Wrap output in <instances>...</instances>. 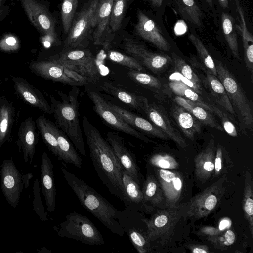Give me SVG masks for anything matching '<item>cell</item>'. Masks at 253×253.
<instances>
[{"instance_id":"cell-9","label":"cell","mask_w":253,"mask_h":253,"mask_svg":"<svg viewBox=\"0 0 253 253\" xmlns=\"http://www.w3.org/2000/svg\"><path fill=\"white\" fill-rule=\"evenodd\" d=\"M99 0H89L79 13L64 41L66 49H84L88 45Z\"/></svg>"},{"instance_id":"cell-56","label":"cell","mask_w":253,"mask_h":253,"mask_svg":"<svg viewBox=\"0 0 253 253\" xmlns=\"http://www.w3.org/2000/svg\"><path fill=\"white\" fill-rule=\"evenodd\" d=\"M151 5L154 8H159L162 6L163 0H148Z\"/></svg>"},{"instance_id":"cell-28","label":"cell","mask_w":253,"mask_h":253,"mask_svg":"<svg viewBox=\"0 0 253 253\" xmlns=\"http://www.w3.org/2000/svg\"><path fill=\"white\" fill-rule=\"evenodd\" d=\"M172 114L178 126L188 138L193 140L195 135L200 132V122L182 107L175 105L172 109Z\"/></svg>"},{"instance_id":"cell-29","label":"cell","mask_w":253,"mask_h":253,"mask_svg":"<svg viewBox=\"0 0 253 253\" xmlns=\"http://www.w3.org/2000/svg\"><path fill=\"white\" fill-rule=\"evenodd\" d=\"M206 75L210 90L217 103L227 112L235 115V112L220 81L213 75L206 73Z\"/></svg>"},{"instance_id":"cell-19","label":"cell","mask_w":253,"mask_h":253,"mask_svg":"<svg viewBox=\"0 0 253 253\" xmlns=\"http://www.w3.org/2000/svg\"><path fill=\"white\" fill-rule=\"evenodd\" d=\"M16 93L31 106L46 114H52L50 105L41 92L26 80L19 77L11 76Z\"/></svg>"},{"instance_id":"cell-22","label":"cell","mask_w":253,"mask_h":253,"mask_svg":"<svg viewBox=\"0 0 253 253\" xmlns=\"http://www.w3.org/2000/svg\"><path fill=\"white\" fill-rule=\"evenodd\" d=\"M38 142L36 124L30 117L21 122L18 131L17 144L22 151L25 163L32 162Z\"/></svg>"},{"instance_id":"cell-44","label":"cell","mask_w":253,"mask_h":253,"mask_svg":"<svg viewBox=\"0 0 253 253\" xmlns=\"http://www.w3.org/2000/svg\"><path fill=\"white\" fill-rule=\"evenodd\" d=\"M12 120V111L10 106L3 105L0 108V146L6 140Z\"/></svg>"},{"instance_id":"cell-40","label":"cell","mask_w":253,"mask_h":253,"mask_svg":"<svg viewBox=\"0 0 253 253\" xmlns=\"http://www.w3.org/2000/svg\"><path fill=\"white\" fill-rule=\"evenodd\" d=\"M127 0H114L112 6L109 25L113 32L118 31L121 27Z\"/></svg>"},{"instance_id":"cell-49","label":"cell","mask_w":253,"mask_h":253,"mask_svg":"<svg viewBox=\"0 0 253 253\" xmlns=\"http://www.w3.org/2000/svg\"><path fill=\"white\" fill-rule=\"evenodd\" d=\"M210 106L212 112H215L220 118L222 126L226 132L232 137H237V132L236 128L234 124L228 119L226 115L215 106L211 105H210Z\"/></svg>"},{"instance_id":"cell-48","label":"cell","mask_w":253,"mask_h":253,"mask_svg":"<svg viewBox=\"0 0 253 253\" xmlns=\"http://www.w3.org/2000/svg\"><path fill=\"white\" fill-rule=\"evenodd\" d=\"M209 240L218 248H224L231 245L235 240L234 233L231 230H227L223 233L209 236Z\"/></svg>"},{"instance_id":"cell-12","label":"cell","mask_w":253,"mask_h":253,"mask_svg":"<svg viewBox=\"0 0 253 253\" xmlns=\"http://www.w3.org/2000/svg\"><path fill=\"white\" fill-rule=\"evenodd\" d=\"M87 94L93 104L94 111L106 124L113 128L133 136L145 142H154L126 122L109 106L108 102L97 93L93 91H88Z\"/></svg>"},{"instance_id":"cell-50","label":"cell","mask_w":253,"mask_h":253,"mask_svg":"<svg viewBox=\"0 0 253 253\" xmlns=\"http://www.w3.org/2000/svg\"><path fill=\"white\" fill-rule=\"evenodd\" d=\"M169 81H175L180 82L188 87L192 88L194 91L198 93L199 94H201L202 89L201 87L197 85L196 84L191 82L190 80L186 78L181 74L178 71H175L172 73L169 77Z\"/></svg>"},{"instance_id":"cell-27","label":"cell","mask_w":253,"mask_h":253,"mask_svg":"<svg viewBox=\"0 0 253 253\" xmlns=\"http://www.w3.org/2000/svg\"><path fill=\"white\" fill-rule=\"evenodd\" d=\"M50 126L58 145V158L66 163L72 164L78 168H81L82 159L76 152L73 143L69 140L67 136L51 121Z\"/></svg>"},{"instance_id":"cell-15","label":"cell","mask_w":253,"mask_h":253,"mask_svg":"<svg viewBox=\"0 0 253 253\" xmlns=\"http://www.w3.org/2000/svg\"><path fill=\"white\" fill-rule=\"evenodd\" d=\"M1 189L7 201L16 207L22 190V177L13 161L3 162L0 171Z\"/></svg>"},{"instance_id":"cell-58","label":"cell","mask_w":253,"mask_h":253,"mask_svg":"<svg viewBox=\"0 0 253 253\" xmlns=\"http://www.w3.org/2000/svg\"><path fill=\"white\" fill-rule=\"evenodd\" d=\"M205 0L210 6H211V7L212 6V4H213L212 0Z\"/></svg>"},{"instance_id":"cell-42","label":"cell","mask_w":253,"mask_h":253,"mask_svg":"<svg viewBox=\"0 0 253 253\" xmlns=\"http://www.w3.org/2000/svg\"><path fill=\"white\" fill-rule=\"evenodd\" d=\"M171 59L177 71L201 87L200 80L190 65L174 52L171 53Z\"/></svg>"},{"instance_id":"cell-1","label":"cell","mask_w":253,"mask_h":253,"mask_svg":"<svg viewBox=\"0 0 253 253\" xmlns=\"http://www.w3.org/2000/svg\"><path fill=\"white\" fill-rule=\"evenodd\" d=\"M82 126L98 176L112 194L126 203L127 201L122 180L124 169L119 159L109 143L84 115L82 118Z\"/></svg>"},{"instance_id":"cell-16","label":"cell","mask_w":253,"mask_h":253,"mask_svg":"<svg viewBox=\"0 0 253 253\" xmlns=\"http://www.w3.org/2000/svg\"><path fill=\"white\" fill-rule=\"evenodd\" d=\"M156 175L167 206L177 205L183 188V181L181 174L176 171L158 168L156 170Z\"/></svg>"},{"instance_id":"cell-52","label":"cell","mask_w":253,"mask_h":253,"mask_svg":"<svg viewBox=\"0 0 253 253\" xmlns=\"http://www.w3.org/2000/svg\"><path fill=\"white\" fill-rule=\"evenodd\" d=\"M174 101L178 105L182 107L188 112H191L193 107V102L178 96L175 97Z\"/></svg>"},{"instance_id":"cell-36","label":"cell","mask_w":253,"mask_h":253,"mask_svg":"<svg viewBox=\"0 0 253 253\" xmlns=\"http://www.w3.org/2000/svg\"><path fill=\"white\" fill-rule=\"evenodd\" d=\"M122 183L127 202L143 203V195L139 184L124 169L122 171Z\"/></svg>"},{"instance_id":"cell-45","label":"cell","mask_w":253,"mask_h":253,"mask_svg":"<svg viewBox=\"0 0 253 253\" xmlns=\"http://www.w3.org/2000/svg\"><path fill=\"white\" fill-rule=\"evenodd\" d=\"M149 163L160 169L172 170L178 167V163L172 156L167 154H156L151 157Z\"/></svg>"},{"instance_id":"cell-3","label":"cell","mask_w":253,"mask_h":253,"mask_svg":"<svg viewBox=\"0 0 253 253\" xmlns=\"http://www.w3.org/2000/svg\"><path fill=\"white\" fill-rule=\"evenodd\" d=\"M80 90L72 86L68 94L60 93V100L50 95V104L55 119V125L69 138L79 152L86 157L85 144L79 122Z\"/></svg>"},{"instance_id":"cell-38","label":"cell","mask_w":253,"mask_h":253,"mask_svg":"<svg viewBox=\"0 0 253 253\" xmlns=\"http://www.w3.org/2000/svg\"><path fill=\"white\" fill-rule=\"evenodd\" d=\"M127 74L128 76L136 83L154 91H158L162 87L160 81L151 75L135 70H130Z\"/></svg>"},{"instance_id":"cell-17","label":"cell","mask_w":253,"mask_h":253,"mask_svg":"<svg viewBox=\"0 0 253 253\" xmlns=\"http://www.w3.org/2000/svg\"><path fill=\"white\" fill-rule=\"evenodd\" d=\"M137 22L135 26L137 34L159 49L168 51L170 46L156 23L141 10L137 13Z\"/></svg>"},{"instance_id":"cell-51","label":"cell","mask_w":253,"mask_h":253,"mask_svg":"<svg viewBox=\"0 0 253 253\" xmlns=\"http://www.w3.org/2000/svg\"><path fill=\"white\" fill-rule=\"evenodd\" d=\"M222 168V150L220 146L217 147L214 158V177H217Z\"/></svg>"},{"instance_id":"cell-43","label":"cell","mask_w":253,"mask_h":253,"mask_svg":"<svg viewBox=\"0 0 253 253\" xmlns=\"http://www.w3.org/2000/svg\"><path fill=\"white\" fill-rule=\"evenodd\" d=\"M200 122L211 127L223 131L222 126H220L211 114L209 111L193 102V107L190 112Z\"/></svg>"},{"instance_id":"cell-13","label":"cell","mask_w":253,"mask_h":253,"mask_svg":"<svg viewBox=\"0 0 253 253\" xmlns=\"http://www.w3.org/2000/svg\"><path fill=\"white\" fill-rule=\"evenodd\" d=\"M114 0H99L94 16L93 42L95 45L108 49L113 39L110 25V17Z\"/></svg>"},{"instance_id":"cell-57","label":"cell","mask_w":253,"mask_h":253,"mask_svg":"<svg viewBox=\"0 0 253 253\" xmlns=\"http://www.w3.org/2000/svg\"><path fill=\"white\" fill-rule=\"evenodd\" d=\"M220 6L224 9H226L229 7V0H217Z\"/></svg>"},{"instance_id":"cell-10","label":"cell","mask_w":253,"mask_h":253,"mask_svg":"<svg viewBox=\"0 0 253 253\" xmlns=\"http://www.w3.org/2000/svg\"><path fill=\"white\" fill-rule=\"evenodd\" d=\"M65 67L77 72L89 82L94 83L98 79V70L95 57L86 49H68L59 55L49 58Z\"/></svg>"},{"instance_id":"cell-21","label":"cell","mask_w":253,"mask_h":253,"mask_svg":"<svg viewBox=\"0 0 253 253\" xmlns=\"http://www.w3.org/2000/svg\"><path fill=\"white\" fill-rule=\"evenodd\" d=\"M41 182L47 211L53 212L55 209L56 188L54 180L53 165L47 153L41 157Z\"/></svg>"},{"instance_id":"cell-32","label":"cell","mask_w":253,"mask_h":253,"mask_svg":"<svg viewBox=\"0 0 253 253\" xmlns=\"http://www.w3.org/2000/svg\"><path fill=\"white\" fill-rule=\"evenodd\" d=\"M168 85L170 90L175 94L191 101L195 104L212 112L210 105L206 103L198 93L187 85L175 81H169Z\"/></svg>"},{"instance_id":"cell-54","label":"cell","mask_w":253,"mask_h":253,"mask_svg":"<svg viewBox=\"0 0 253 253\" xmlns=\"http://www.w3.org/2000/svg\"><path fill=\"white\" fill-rule=\"evenodd\" d=\"M12 0H0V20L1 17L4 16V12H8L9 8L8 4L10 3Z\"/></svg>"},{"instance_id":"cell-31","label":"cell","mask_w":253,"mask_h":253,"mask_svg":"<svg viewBox=\"0 0 253 253\" xmlns=\"http://www.w3.org/2000/svg\"><path fill=\"white\" fill-rule=\"evenodd\" d=\"M41 137L49 150L59 158V151L56 138L50 126V121L43 115L39 116L36 121Z\"/></svg>"},{"instance_id":"cell-35","label":"cell","mask_w":253,"mask_h":253,"mask_svg":"<svg viewBox=\"0 0 253 253\" xmlns=\"http://www.w3.org/2000/svg\"><path fill=\"white\" fill-rule=\"evenodd\" d=\"M143 203H149L153 206H157L163 200L162 191L155 178L152 175H148L142 190Z\"/></svg>"},{"instance_id":"cell-41","label":"cell","mask_w":253,"mask_h":253,"mask_svg":"<svg viewBox=\"0 0 253 253\" xmlns=\"http://www.w3.org/2000/svg\"><path fill=\"white\" fill-rule=\"evenodd\" d=\"M107 57L110 61L128 68L130 70L142 71L144 69L142 65L134 57L117 51H108Z\"/></svg>"},{"instance_id":"cell-30","label":"cell","mask_w":253,"mask_h":253,"mask_svg":"<svg viewBox=\"0 0 253 253\" xmlns=\"http://www.w3.org/2000/svg\"><path fill=\"white\" fill-rule=\"evenodd\" d=\"M222 27L225 39L234 56L239 59L236 24L233 17L225 12L221 14Z\"/></svg>"},{"instance_id":"cell-24","label":"cell","mask_w":253,"mask_h":253,"mask_svg":"<svg viewBox=\"0 0 253 253\" xmlns=\"http://www.w3.org/2000/svg\"><path fill=\"white\" fill-rule=\"evenodd\" d=\"M215 150L214 141L210 143L195 158V174L197 178L204 182L208 180L214 172Z\"/></svg>"},{"instance_id":"cell-53","label":"cell","mask_w":253,"mask_h":253,"mask_svg":"<svg viewBox=\"0 0 253 253\" xmlns=\"http://www.w3.org/2000/svg\"><path fill=\"white\" fill-rule=\"evenodd\" d=\"M186 247L193 253H209L210 252L208 247L204 245L190 244L187 245Z\"/></svg>"},{"instance_id":"cell-46","label":"cell","mask_w":253,"mask_h":253,"mask_svg":"<svg viewBox=\"0 0 253 253\" xmlns=\"http://www.w3.org/2000/svg\"><path fill=\"white\" fill-rule=\"evenodd\" d=\"M128 236L132 245L139 253L149 252L150 247L149 241L145 236L134 228L130 229Z\"/></svg>"},{"instance_id":"cell-6","label":"cell","mask_w":253,"mask_h":253,"mask_svg":"<svg viewBox=\"0 0 253 253\" xmlns=\"http://www.w3.org/2000/svg\"><path fill=\"white\" fill-rule=\"evenodd\" d=\"M65 218L58 228V234L60 236L89 245L104 244L101 233L87 217L74 211L67 215Z\"/></svg>"},{"instance_id":"cell-39","label":"cell","mask_w":253,"mask_h":253,"mask_svg":"<svg viewBox=\"0 0 253 253\" xmlns=\"http://www.w3.org/2000/svg\"><path fill=\"white\" fill-rule=\"evenodd\" d=\"M79 0H63L61 8V21L65 34L72 25Z\"/></svg>"},{"instance_id":"cell-59","label":"cell","mask_w":253,"mask_h":253,"mask_svg":"<svg viewBox=\"0 0 253 253\" xmlns=\"http://www.w3.org/2000/svg\"><path fill=\"white\" fill-rule=\"evenodd\" d=\"M0 82H1V81H0Z\"/></svg>"},{"instance_id":"cell-5","label":"cell","mask_w":253,"mask_h":253,"mask_svg":"<svg viewBox=\"0 0 253 253\" xmlns=\"http://www.w3.org/2000/svg\"><path fill=\"white\" fill-rule=\"evenodd\" d=\"M19 0L31 23L42 35L40 41L43 45H60L54 19L45 5L39 0Z\"/></svg>"},{"instance_id":"cell-4","label":"cell","mask_w":253,"mask_h":253,"mask_svg":"<svg viewBox=\"0 0 253 253\" xmlns=\"http://www.w3.org/2000/svg\"><path fill=\"white\" fill-rule=\"evenodd\" d=\"M214 63L217 78L224 86L240 121L247 128L252 127L253 118L251 108L241 86L226 66L221 61L216 60Z\"/></svg>"},{"instance_id":"cell-37","label":"cell","mask_w":253,"mask_h":253,"mask_svg":"<svg viewBox=\"0 0 253 253\" xmlns=\"http://www.w3.org/2000/svg\"><path fill=\"white\" fill-rule=\"evenodd\" d=\"M189 39L195 48L198 57L206 73L217 77L214 61L200 39L194 34L189 35Z\"/></svg>"},{"instance_id":"cell-18","label":"cell","mask_w":253,"mask_h":253,"mask_svg":"<svg viewBox=\"0 0 253 253\" xmlns=\"http://www.w3.org/2000/svg\"><path fill=\"white\" fill-rule=\"evenodd\" d=\"M142 112L151 121L165 133L169 139L174 141L182 148L187 146L185 139L173 126L167 115L162 109L154 104H150L147 100L144 104Z\"/></svg>"},{"instance_id":"cell-8","label":"cell","mask_w":253,"mask_h":253,"mask_svg":"<svg viewBox=\"0 0 253 253\" xmlns=\"http://www.w3.org/2000/svg\"><path fill=\"white\" fill-rule=\"evenodd\" d=\"M186 203L158 210L150 218L142 220L147 226L145 234L149 242L168 239L176 223L182 217Z\"/></svg>"},{"instance_id":"cell-23","label":"cell","mask_w":253,"mask_h":253,"mask_svg":"<svg viewBox=\"0 0 253 253\" xmlns=\"http://www.w3.org/2000/svg\"><path fill=\"white\" fill-rule=\"evenodd\" d=\"M108 104L121 118L135 129L160 139H169L160 128L148 120L116 104L109 102Z\"/></svg>"},{"instance_id":"cell-55","label":"cell","mask_w":253,"mask_h":253,"mask_svg":"<svg viewBox=\"0 0 253 253\" xmlns=\"http://www.w3.org/2000/svg\"><path fill=\"white\" fill-rule=\"evenodd\" d=\"M201 234L209 235L210 236L215 235L220 233V231L214 227H205L200 230Z\"/></svg>"},{"instance_id":"cell-25","label":"cell","mask_w":253,"mask_h":253,"mask_svg":"<svg viewBox=\"0 0 253 253\" xmlns=\"http://www.w3.org/2000/svg\"><path fill=\"white\" fill-rule=\"evenodd\" d=\"M238 13L239 25L236 24V30L241 35L244 47V60L246 67L251 72H253V38L248 31L245 18L244 11L240 5L239 0H234Z\"/></svg>"},{"instance_id":"cell-34","label":"cell","mask_w":253,"mask_h":253,"mask_svg":"<svg viewBox=\"0 0 253 253\" xmlns=\"http://www.w3.org/2000/svg\"><path fill=\"white\" fill-rule=\"evenodd\" d=\"M175 0L184 19L196 26L201 25V11L194 0Z\"/></svg>"},{"instance_id":"cell-47","label":"cell","mask_w":253,"mask_h":253,"mask_svg":"<svg viewBox=\"0 0 253 253\" xmlns=\"http://www.w3.org/2000/svg\"><path fill=\"white\" fill-rule=\"evenodd\" d=\"M21 42L19 38L11 33H6L0 39V50L5 52H13L19 50Z\"/></svg>"},{"instance_id":"cell-14","label":"cell","mask_w":253,"mask_h":253,"mask_svg":"<svg viewBox=\"0 0 253 253\" xmlns=\"http://www.w3.org/2000/svg\"><path fill=\"white\" fill-rule=\"evenodd\" d=\"M124 46L127 53L153 72L162 70L172 62L169 56L151 52L143 45L132 39H126Z\"/></svg>"},{"instance_id":"cell-26","label":"cell","mask_w":253,"mask_h":253,"mask_svg":"<svg viewBox=\"0 0 253 253\" xmlns=\"http://www.w3.org/2000/svg\"><path fill=\"white\" fill-rule=\"evenodd\" d=\"M100 87L106 93L114 96L124 104L142 112L144 104L147 100L146 98L129 92L109 81L103 82Z\"/></svg>"},{"instance_id":"cell-2","label":"cell","mask_w":253,"mask_h":253,"mask_svg":"<svg viewBox=\"0 0 253 253\" xmlns=\"http://www.w3.org/2000/svg\"><path fill=\"white\" fill-rule=\"evenodd\" d=\"M64 177L82 206L113 233L123 236L125 230L120 222V212L95 189L63 168Z\"/></svg>"},{"instance_id":"cell-7","label":"cell","mask_w":253,"mask_h":253,"mask_svg":"<svg viewBox=\"0 0 253 253\" xmlns=\"http://www.w3.org/2000/svg\"><path fill=\"white\" fill-rule=\"evenodd\" d=\"M225 175L186 203L182 217L199 219L208 215L217 207L225 193Z\"/></svg>"},{"instance_id":"cell-20","label":"cell","mask_w":253,"mask_h":253,"mask_svg":"<svg viewBox=\"0 0 253 253\" xmlns=\"http://www.w3.org/2000/svg\"><path fill=\"white\" fill-rule=\"evenodd\" d=\"M106 140L111 145L124 169L139 184L137 164L123 138L118 134L109 131L107 133Z\"/></svg>"},{"instance_id":"cell-11","label":"cell","mask_w":253,"mask_h":253,"mask_svg":"<svg viewBox=\"0 0 253 253\" xmlns=\"http://www.w3.org/2000/svg\"><path fill=\"white\" fill-rule=\"evenodd\" d=\"M32 72L42 78L60 82L72 86H80L89 84L87 80L77 72L51 60L32 61L29 64Z\"/></svg>"},{"instance_id":"cell-33","label":"cell","mask_w":253,"mask_h":253,"mask_svg":"<svg viewBox=\"0 0 253 253\" xmlns=\"http://www.w3.org/2000/svg\"><path fill=\"white\" fill-rule=\"evenodd\" d=\"M253 190L251 175L245 174L243 193V208L245 217L247 220L252 237L253 236Z\"/></svg>"}]
</instances>
